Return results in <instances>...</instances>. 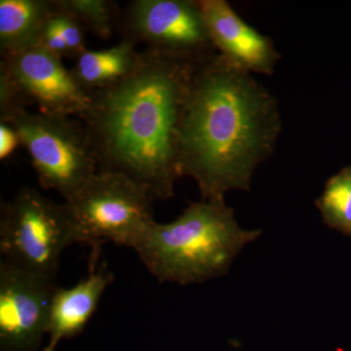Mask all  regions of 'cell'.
I'll use <instances>...</instances> for the list:
<instances>
[{"mask_svg": "<svg viewBox=\"0 0 351 351\" xmlns=\"http://www.w3.org/2000/svg\"><path fill=\"white\" fill-rule=\"evenodd\" d=\"M281 129L276 99L251 73L216 53L196 64L179 135L181 175L204 201L250 191Z\"/></svg>", "mask_w": 351, "mask_h": 351, "instance_id": "6da1fadb", "label": "cell"}, {"mask_svg": "<svg viewBox=\"0 0 351 351\" xmlns=\"http://www.w3.org/2000/svg\"><path fill=\"white\" fill-rule=\"evenodd\" d=\"M141 51L130 75L92 92L80 119L98 160L99 171L127 176L156 200H168L182 177L179 135L196 64Z\"/></svg>", "mask_w": 351, "mask_h": 351, "instance_id": "7a4b0ae2", "label": "cell"}, {"mask_svg": "<svg viewBox=\"0 0 351 351\" xmlns=\"http://www.w3.org/2000/svg\"><path fill=\"white\" fill-rule=\"evenodd\" d=\"M262 235L244 230L223 202H191L170 223L154 221L134 251L159 282H206L226 276L246 245Z\"/></svg>", "mask_w": 351, "mask_h": 351, "instance_id": "3957f363", "label": "cell"}, {"mask_svg": "<svg viewBox=\"0 0 351 351\" xmlns=\"http://www.w3.org/2000/svg\"><path fill=\"white\" fill-rule=\"evenodd\" d=\"M154 196L121 173L98 171L68 199L64 208L75 244L104 242L135 248L156 221Z\"/></svg>", "mask_w": 351, "mask_h": 351, "instance_id": "277c9868", "label": "cell"}, {"mask_svg": "<svg viewBox=\"0 0 351 351\" xmlns=\"http://www.w3.org/2000/svg\"><path fill=\"white\" fill-rule=\"evenodd\" d=\"M17 132L40 186L68 199L99 171L80 119L20 110L4 120Z\"/></svg>", "mask_w": 351, "mask_h": 351, "instance_id": "5b68a950", "label": "cell"}, {"mask_svg": "<svg viewBox=\"0 0 351 351\" xmlns=\"http://www.w3.org/2000/svg\"><path fill=\"white\" fill-rule=\"evenodd\" d=\"M73 245L64 203L54 202L32 188L21 189L12 200L2 202L1 262L56 280L62 255Z\"/></svg>", "mask_w": 351, "mask_h": 351, "instance_id": "8992f818", "label": "cell"}, {"mask_svg": "<svg viewBox=\"0 0 351 351\" xmlns=\"http://www.w3.org/2000/svg\"><path fill=\"white\" fill-rule=\"evenodd\" d=\"M117 31L124 40L186 61L218 53L199 0H133L120 14Z\"/></svg>", "mask_w": 351, "mask_h": 351, "instance_id": "52a82bcc", "label": "cell"}, {"mask_svg": "<svg viewBox=\"0 0 351 351\" xmlns=\"http://www.w3.org/2000/svg\"><path fill=\"white\" fill-rule=\"evenodd\" d=\"M0 75L15 88L23 105L46 114L83 119L91 106L85 91L59 57L41 46L2 57Z\"/></svg>", "mask_w": 351, "mask_h": 351, "instance_id": "ba28073f", "label": "cell"}, {"mask_svg": "<svg viewBox=\"0 0 351 351\" xmlns=\"http://www.w3.org/2000/svg\"><path fill=\"white\" fill-rule=\"evenodd\" d=\"M54 279L0 262V351H38L47 338Z\"/></svg>", "mask_w": 351, "mask_h": 351, "instance_id": "9c48e42d", "label": "cell"}, {"mask_svg": "<svg viewBox=\"0 0 351 351\" xmlns=\"http://www.w3.org/2000/svg\"><path fill=\"white\" fill-rule=\"evenodd\" d=\"M199 4L219 54L248 73H274L279 55L270 38L246 24L226 0Z\"/></svg>", "mask_w": 351, "mask_h": 351, "instance_id": "30bf717a", "label": "cell"}, {"mask_svg": "<svg viewBox=\"0 0 351 351\" xmlns=\"http://www.w3.org/2000/svg\"><path fill=\"white\" fill-rule=\"evenodd\" d=\"M113 280L108 270L92 269L69 288L57 287L51 302L47 341L43 351H56L64 341L82 334Z\"/></svg>", "mask_w": 351, "mask_h": 351, "instance_id": "8fae6325", "label": "cell"}, {"mask_svg": "<svg viewBox=\"0 0 351 351\" xmlns=\"http://www.w3.org/2000/svg\"><path fill=\"white\" fill-rule=\"evenodd\" d=\"M140 57L141 51L135 43L121 39L110 48L87 49L75 60L71 73L90 94L125 80L138 66Z\"/></svg>", "mask_w": 351, "mask_h": 351, "instance_id": "7c38bea8", "label": "cell"}, {"mask_svg": "<svg viewBox=\"0 0 351 351\" xmlns=\"http://www.w3.org/2000/svg\"><path fill=\"white\" fill-rule=\"evenodd\" d=\"M54 0H0V50L1 56L38 45Z\"/></svg>", "mask_w": 351, "mask_h": 351, "instance_id": "4fadbf2b", "label": "cell"}, {"mask_svg": "<svg viewBox=\"0 0 351 351\" xmlns=\"http://www.w3.org/2000/svg\"><path fill=\"white\" fill-rule=\"evenodd\" d=\"M54 4L57 11L73 18L97 38L107 40L119 27L121 10L112 0H54Z\"/></svg>", "mask_w": 351, "mask_h": 351, "instance_id": "5bb4252c", "label": "cell"}, {"mask_svg": "<svg viewBox=\"0 0 351 351\" xmlns=\"http://www.w3.org/2000/svg\"><path fill=\"white\" fill-rule=\"evenodd\" d=\"M315 204L328 228L351 239V165L328 180Z\"/></svg>", "mask_w": 351, "mask_h": 351, "instance_id": "9a60e30c", "label": "cell"}, {"mask_svg": "<svg viewBox=\"0 0 351 351\" xmlns=\"http://www.w3.org/2000/svg\"><path fill=\"white\" fill-rule=\"evenodd\" d=\"M50 19L68 46L71 59H77L87 50L84 29L73 18L57 11L56 7Z\"/></svg>", "mask_w": 351, "mask_h": 351, "instance_id": "2e32d148", "label": "cell"}, {"mask_svg": "<svg viewBox=\"0 0 351 351\" xmlns=\"http://www.w3.org/2000/svg\"><path fill=\"white\" fill-rule=\"evenodd\" d=\"M50 18L46 23L43 32H41L38 45L45 48L46 50L49 51L55 56L59 57L60 59L63 60V58L71 59L68 46L64 43V38H62L60 32H58L56 27L51 22Z\"/></svg>", "mask_w": 351, "mask_h": 351, "instance_id": "e0dca14e", "label": "cell"}, {"mask_svg": "<svg viewBox=\"0 0 351 351\" xmlns=\"http://www.w3.org/2000/svg\"><path fill=\"white\" fill-rule=\"evenodd\" d=\"M21 145L17 132L10 124L0 122V159L2 161L10 157Z\"/></svg>", "mask_w": 351, "mask_h": 351, "instance_id": "ac0fdd59", "label": "cell"}]
</instances>
